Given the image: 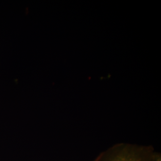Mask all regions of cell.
Masks as SVG:
<instances>
[{"label": "cell", "instance_id": "cell-1", "mask_svg": "<svg viewBox=\"0 0 161 161\" xmlns=\"http://www.w3.org/2000/svg\"><path fill=\"white\" fill-rule=\"evenodd\" d=\"M94 161H161L151 147L120 143L103 151Z\"/></svg>", "mask_w": 161, "mask_h": 161}]
</instances>
